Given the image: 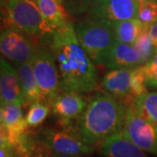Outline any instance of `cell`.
Segmentation results:
<instances>
[{"mask_svg": "<svg viewBox=\"0 0 157 157\" xmlns=\"http://www.w3.org/2000/svg\"><path fill=\"white\" fill-rule=\"evenodd\" d=\"M138 4H140V3H142V2H146V1H150V0H135Z\"/></svg>", "mask_w": 157, "mask_h": 157, "instance_id": "f1b7e54d", "label": "cell"}, {"mask_svg": "<svg viewBox=\"0 0 157 157\" xmlns=\"http://www.w3.org/2000/svg\"><path fill=\"white\" fill-rule=\"evenodd\" d=\"M34 36L16 28L2 30L0 36V51L2 55L15 64L31 62L41 45Z\"/></svg>", "mask_w": 157, "mask_h": 157, "instance_id": "ba28073f", "label": "cell"}, {"mask_svg": "<svg viewBox=\"0 0 157 157\" xmlns=\"http://www.w3.org/2000/svg\"><path fill=\"white\" fill-rule=\"evenodd\" d=\"M38 146L39 140L37 136L26 130L17 135L12 144L18 157H33Z\"/></svg>", "mask_w": 157, "mask_h": 157, "instance_id": "d6986e66", "label": "cell"}, {"mask_svg": "<svg viewBox=\"0 0 157 157\" xmlns=\"http://www.w3.org/2000/svg\"><path fill=\"white\" fill-rule=\"evenodd\" d=\"M147 85L145 80V74L143 71V67L140 66L139 67L133 69V76H132V83H131V93L133 98L135 96L140 95L144 93H147Z\"/></svg>", "mask_w": 157, "mask_h": 157, "instance_id": "603a6c76", "label": "cell"}, {"mask_svg": "<svg viewBox=\"0 0 157 157\" xmlns=\"http://www.w3.org/2000/svg\"><path fill=\"white\" fill-rule=\"evenodd\" d=\"M87 103L79 94L63 92L49 104L53 113L59 117L62 126L67 128L73 120H77L83 113Z\"/></svg>", "mask_w": 157, "mask_h": 157, "instance_id": "30bf717a", "label": "cell"}, {"mask_svg": "<svg viewBox=\"0 0 157 157\" xmlns=\"http://www.w3.org/2000/svg\"><path fill=\"white\" fill-rule=\"evenodd\" d=\"M36 3L43 17L55 31L66 28L71 22L67 11L56 0H36Z\"/></svg>", "mask_w": 157, "mask_h": 157, "instance_id": "2e32d148", "label": "cell"}, {"mask_svg": "<svg viewBox=\"0 0 157 157\" xmlns=\"http://www.w3.org/2000/svg\"><path fill=\"white\" fill-rule=\"evenodd\" d=\"M87 11L88 20L113 29L119 23L138 18L139 4L135 0H94Z\"/></svg>", "mask_w": 157, "mask_h": 157, "instance_id": "5b68a950", "label": "cell"}, {"mask_svg": "<svg viewBox=\"0 0 157 157\" xmlns=\"http://www.w3.org/2000/svg\"><path fill=\"white\" fill-rule=\"evenodd\" d=\"M147 88L157 89V50L148 61L143 66Z\"/></svg>", "mask_w": 157, "mask_h": 157, "instance_id": "cb8c5ba5", "label": "cell"}, {"mask_svg": "<svg viewBox=\"0 0 157 157\" xmlns=\"http://www.w3.org/2000/svg\"><path fill=\"white\" fill-rule=\"evenodd\" d=\"M48 45L59 70L62 92L80 94L98 88L99 78L94 62L79 44L73 23L57 30Z\"/></svg>", "mask_w": 157, "mask_h": 157, "instance_id": "6da1fadb", "label": "cell"}, {"mask_svg": "<svg viewBox=\"0 0 157 157\" xmlns=\"http://www.w3.org/2000/svg\"><path fill=\"white\" fill-rule=\"evenodd\" d=\"M133 69H113L106 73L101 80V86L107 94L118 99L131 97Z\"/></svg>", "mask_w": 157, "mask_h": 157, "instance_id": "4fadbf2b", "label": "cell"}, {"mask_svg": "<svg viewBox=\"0 0 157 157\" xmlns=\"http://www.w3.org/2000/svg\"><path fill=\"white\" fill-rule=\"evenodd\" d=\"M50 150L47 149L39 141V146L37 147L33 157H50Z\"/></svg>", "mask_w": 157, "mask_h": 157, "instance_id": "484cf974", "label": "cell"}, {"mask_svg": "<svg viewBox=\"0 0 157 157\" xmlns=\"http://www.w3.org/2000/svg\"><path fill=\"white\" fill-rule=\"evenodd\" d=\"M15 66L20 80L25 105H32L36 102H44L42 94L34 75L32 62L17 63Z\"/></svg>", "mask_w": 157, "mask_h": 157, "instance_id": "9a60e30c", "label": "cell"}, {"mask_svg": "<svg viewBox=\"0 0 157 157\" xmlns=\"http://www.w3.org/2000/svg\"><path fill=\"white\" fill-rule=\"evenodd\" d=\"M37 138L43 146L53 153L80 156L93 152V147L85 144L79 137L67 132L44 128Z\"/></svg>", "mask_w": 157, "mask_h": 157, "instance_id": "9c48e42d", "label": "cell"}, {"mask_svg": "<svg viewBox=\"0 0 157 157\" xmlns=\"http://www.w3.org/2000/svg\"><path fill=\"white\" fill-rule=\"evenodd\" d=\"M49 113V108L43 102H36L30 106L25 121L28 127H37L45 120Z\"/></svg>", "mask_w": 157, "mask_h": 157, "instance_id": "44dd1931", "label": "cell"}, {"mask_svg": "<svg viewBox=\"0 0 157 157\" xmlns=\"http://www.w3.org/2000/svg\"><path fill=\"white\" fill-rule=\"evenodd\" d=\"M133 45L140 52L143 64L148 61L157 50L148 33V27L144 29V31L139 35Z\"/></svg>", "mask_w": 157, "mask_h": 157, "instance_id": "ffe728a7", "label": "cell"}, {"mask_svg": "<svg viewBox=\"0 0 157 157\" xmlns=\"http://www.w3.org/2000/svg\"><path fill=\"white\" fill-rule=\"evenodd\" d=\"M56 1H58V2H59V4H61V5L64 3V0H56Z\"/></svg>", "mask_w": 157, "mask_h": 157, "instance_id": "f546056e", "label": "cell"}, {"mask_svg": "<svg viewBox=\"0 0 157 157\" xmlns=\"http://www.w3.org/2000/svg\"><path fill=\"white\" fill-rule=\"evenodd\" d=\"M122 133L142 150L157 155V124L137 113L131 103L127 106Z\"/></svg>", "mask_w": 157, "mask_h": 157, "instance_id": "52a82bcc", "label": "cell"}, {"mask_svg": "<svg viewBox=\"0 0 157 157\" xmlns=\"http://www.w3.org/2000/svg\"><path fill=\"white\" fill-rule=\"evenodd\" d=\"M148 33L150 35L153 44L157 49V20L148 26Z\"/></svg>", "mask_w": 157, "mask_h": 157, "instance_id": "4316f807", "label": "cell"}, {"mask_svg": "<svg viewBox=\"0 0 157 157\" xmlns=\"http://www.w3.org/2000/svg\"><path fill=\"white\" fill-rule=\"evenodd\" d=\"M14 157H18V156H17V155H15V156H14Z\"/></svg>", "mask_w": 157, "mask_h": 157, "instance_id": "1f68e13d", "label": "cell"}, {"mask_svg": "<svg viewBox=\"0 0 157 157\" xmlns=\"http://www.w3.org/2000/svg\"><path fill=\"white\" fill-rule=\"evenodd\" d=\"M138 18L146 26H149L155 22L157 20V0L140 3Z\"/></svg>", "mask_w": 157, "mask_h": 157, "instance_id": "7402d4cb", "label": "cell"}, {"mask_svg": "<svg viewBox=\"0 0 157 157\" xmlns=\"http://www.w3.org/2000/svg\"><path fill=\"white\" fill-rule=\"evenodd\" d=\"M4 1H5V3H6V1H8V0H4ZM35 1H36V0H35Z\"/></svg>", "mask_w": 157, "mask_h": 157, "instance_id": "4dcf8cb0", "label": "cell"}, {"mask_svg": "<svg viewBox=\"0 0 157 157\" xmlns=\"http://www.w3.org/2000/svg\"><path fill=\"white\" fill-rule=\"evenodd\" d=\"M94 0H68V7L72 11L82 12L87 11L90 5Z\"/></svg>", "mask_w": 157, "mask_h": 157, "instance_id": "d4e9b609", "label": "cell"}, {"mask_svg": "<svg viewBox=\"0 0 157 157\" xmlns=\"http://www.w3.org/2000/svg\"><path fill=\"white\" fill-rule=\"evenodd\" d=\"M127 106L108 94H97L87 103L77 121L78 137L85 144L93 146L122 132Z\"/></svg>", "mask_w": 157, "mask_h": 157, "instance_id": "7a4b0ae2", "label": "cell"}, {"mask_svg": "<svg viewBox=\"0 0 157 157\" xmlns=\"http://www.w3.org/2000/svg\"><path fill=\"white\" fill-rule=\"evenodd\" d=\"M31 62L43 101L50 104L60 90L59 73L50 47L41 45Z\"/></svg>", "mask_w": 157, "mask_h": 157, "instance_id": "8992f818", "label": "cell"}, {"mask_svg": "<svg viewBox=\"0 0 157 157\" xmlns=\"http://www.w3.org/2000/svg\"><path fill=\"white\" fill-rule=\"evenodd\" d=\"M50 157H79V156H78V155H64V154H58V153L51 152Z\"/></svg>", "mask_w": 157, "mask_h": 157, "instance_id": "83f0119b", "label": "cell"}, {"mask_svg": "<svg viewBox=\"0 0 157 157\" xmlns=\"http://www.w3.org/2000/svg\"><path fill=\"white\" fill-rule=\"evenodd\" d=\"M146 27L148 26L144 25L139 18H132L119 23L113 27V31L118 41L133 45Z\"/></svg>", "mask_w": 157, "mask_h": 157, "instance_id": "ac0fdd59", "label": "cell"}, {"mask_svg": "<svg viewBox=\"0 0 157 157\" xmlns=\"http://www.w3.org/2000/svg\"><path fill=\"white\" fill-rule=\"evenodd\" d=\"M137 113L157 124V92H147L130 101Z\"/></svg>", "mask_w": 157, "mask_h": 157, "instance_id": "e0dca14e", "label": "cell"}, {"mask_svg": "<svg viewBox=\"0 0 157 157\" xmlns=\"http://www.w3.org/2000/svg\"><path fill=\"white\" fill-rule=\"evenodd\" d=\"M79 157H80V156H79Z\"/></svg>", "mask_w": 157, "mask_h": 157, "instance_id": "d6a6232c", "label": "cell"}, {"mask_svg": "<svg viewBox=\"0 0 157 157\" xmlns=\"http://www.w3.org/2000/svg\"><path fill=\"white\" fill-rule=\"evenodd\" d=\"M4 6V29H18L48 42L56 32L43 17L35 0H8Z\"/></svg>", "mask_w": 157, "mask_h": 157, "instance_id": "3957f363", "label": "cell"}, {"mask_svg": "<svg viewBox=\"0 0 157 157\" xmlns=\"http://www.w3.org/2000/svg\"><path fill=\"white\" fill-rule=\"evenodd\" d=\"M75 33L79 44L94 64H103L116 40L113 29L86 20L75 25Z\"/></svg>", "mask_w": 157, "mask_h": 157, "instance_id": "277c9868", "label": "cell"}, {"mask_svg": "<svg viewBox=\"0 0 157 157\" xmlns=\"http://www.w3.org/2000/svg\"><path fill=\"white\" fill-rule=\"evenodd\" d=\"M103 65L108 70L135 69L143 66L140 52L134 45L125 44L117 39L112 45Z\"/></svg>", "mask_w": 157, "mask_h": 157, "instance_id": "8fae6325", "label": "cell"}, {"mask_svg": "<svg viewBox=\"0 0 157 157\" xmlns=\"http://www.w3.org/2000/svg\"><path fill=\"white\" fill-rule=\"evenodd\" d=\"M101 151L105 157H147L122 132L117 133L101 142Z\"/></svg>", "mask_w": 157, "mask_h": 157, "instance_id": "5bb4252c", "label": "cell"}, {"mask_svg": "<svg viewBox=\"0 0 157 157\" xmlns=\"http://www.w3.org/2000/svg\"><path fill=\"white\" fill-rule=\"evenodd\" d=\"M0 97L1 104L13 102L25 106L17 70L3 57L0 60Z\"/></svg>", "mask_w": 157, "mask_h": 157, "instance_id": "7c38bea8", "label": "cell"}]
</instances>
